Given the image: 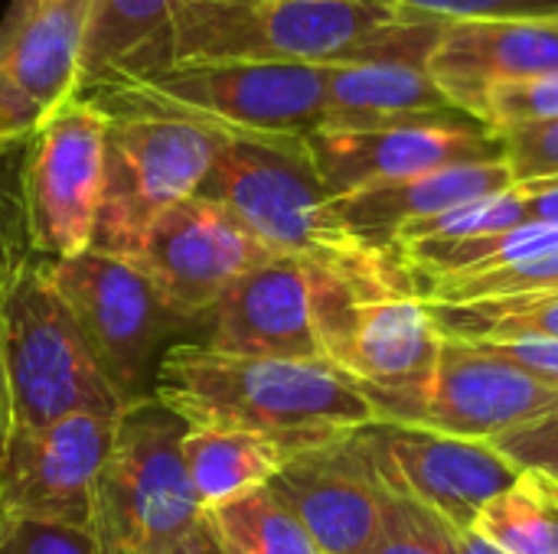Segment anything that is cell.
<instances>
[{
    "label": "cell",
    "mask_w": 558,
    "mask_h": 554,
    "mask_svg": "<svg viewBox=\"0 0 558 554\" xmlns=\"http://www.w3.org/2000/svg\"><path fill=\"white\" fill-rule=\"evenodd\" d=\"M314 310L324 359L360 385L399 389L425 379L441 353V336L412 294L356 284L314 268Z\"/></svg>",
    "instance_id": "cell-11"
},
{
    "label": "cell",
    "mask_w": 558,
    "mask_h": 554,
    "mask_svg": "<svg viewBox=\"0 0 558 554\" xmlns=\"http://www.w3.org/2000/svg\"><path fill=\"white\" fill-rule=\"evenodd\" d=\"M206 346L255 359H324L314 310V268L298 258H271L242 274L209 310Z\"/></svg>",
    "instance_id": "cell-17"
},
{
    "label": "cell",
    "mask_w": 558,
    "mask_h": 554,
    "mask_svg": "<svg viewBox=\"0 0 558 554\" xmlns=\"http://www.w3.org/2000/svg\"><path fill=\"white\" fill-rule=\"evenodd\" d=\"M268 490L301 519L324 554H369L386 526V487L360 431L298 451Z\"/></svg>",
    "instance_id": "cell-16"
},
{
    "label": "cell",
    "mask_w": 558,
    "mask_h": 554,
    "mask_svg": "<svg viewBox=\"0 0 558 554\" xmlns=\"http://www.w3.org/2000/svg\"><path fill=\"white\" fill-rule=\"evenodd\" d=\"M29 258H36V255L29 251V238H26L23 199L0 176V291Z\"/></svg>",
    "instance_id": "cell-36"
},
{
    "label": "cell",
    "mask_w": 558,
    "mask_h": 554,
    "mask_svg": "<svg viewBox=\"0 0 558 554\" xmlns=\"http://www.w3.org/2000/svg\"><path fill=\"white\" fill-rule=\"evenodd\" d=\"M556 118L558 72L494 85L484 95V104H481V114H477V121L494 134L526 127V124H539V121H556Z\"/></svg>",
    "instance_id": "cell-29"
},
{
    "label": "cell",
    "mask_w": 558,
    "mask_h": 554,
    "mask_svg": "<svg viewBox=\"0 0 558 554\" xmlns=\"http://www.w3.org/2000/svg\"><path fill=\"white\" fill-rule=\"evenodd\" d=\"M474 532L507 554H558L556 487L523 470L517 487L484 506Z\"/></svg>",
    "instance_id": "cell-25"
},
{
    "label": "cell",
    "mask_w": 558,
    "mask_h": 554,
    "mask_svg": "<svg viewBox=\"0 0 558 554\" xmlns=\"http://www.w3.org/2000/svg\"><path fill=\"white\" fill-rule=\"evenodd\" d=\"M0 554H98L92 532L0 519Z\"/></svg>",
    "instance_id": "cell-33"
},
{
    "label": "cell",
    "mask_w": 558,
    "mask_h": 554,
    "mask_svg": "<svg viewBox=\"0 0 558 554\" xmlns=\"http://www.w3.org/2000/svg\"><path fill=\"white\" fill-rule=\"evenodd\" d=\"M278 258L229 209L190 196L167 209L128 258L190 323L209 317L219 297L248 271Z\"/></svg>",
    "instance_id": "cell-13"
},
{
    "label": "cell",
    "mask_w": 558,
    "mask_h": 554,
    "mask_svg": "<svg viewBox=\"0 0 558 554\" xmlns=\"http://www.w3.org/2000/svg\"><path fill=\"white\" fill-rule=\"evenodd\" d=\"M412 20L376 0H180L167 26L111 72L177 62H347ZM108 72V75H111Z\"/></svg>",
    "instance_id": "cell-4"
},
{
    "label": "cell",
    "mask_w": 558,
    "mask_h": 554,
    "mask_svg": "<svg viewBox=\"0 0 558 554\" xmlns=\"http://www.w3.org/2000/svg\"><path fill=\"white\" fill-rule=\"evenodd\" d=\"M360 438L383 487L418 503L451 532H474L484 506L523 477L490 441L409 424H369L360 428Z\"/></svg>",
    "instance_id": "cell-12"
},
{
    "label": "cell",
    "mask_w": 558,
    "mask_h": 554,
    "mask_svg": "<svg viewBox=\"0 0 558 554\" xmlns=\"http://www.w3.org/2000/svg\"><path fill=\"white\" fill-rule=\"evenodd\" d=\"M510 186H517V180L507 160H477V163H454L399 183L369 186L350 196H337L333 209L340 222L366 248L386 255L402 225L441 216L448 209H458L484 196H497Z\"/></svg>",
    "instance_id": "cell-19"
},
{
    "label": "cell",
    "mask_w": 558,
    "mask_h": 554,
    "mask_svg": "<svg viewBox=\"0 0 558 554\" xmlns=\"http://www.w3.org/2000/svg\"><path fill=\"white\" fill-rule=\"evenodd\" d=\"M520 225H530V193L523 183H517L497 196L464 202V206L448 209L441 216L409 222L396 232L392 248H402L412 242H451V238L494 235V232H510Z\"/></svg>",
    "instance_id": "cell-28"
},
{
    "label": "cell",
    "mask_w": 558,
    "mask_h": 554,
    "mask_svg": "<svg viewBox=\"0 0 558 554\" xmlns=\"http://www.w3.org/2000/svg\"><path fill=\"white\" fill-rule=\"evenodd\" d=\"M180 0H92L82 46V85L137 56L170 20Z\"/></svg>",
    "instance_id": "cell-26"
},
{
    "label": "cell",
    "mask_w": 558,
    "mask_h": 554,
    "mask_svg": "<svg viewBox=\"0 0 558 554\" xmlns=\"http://www.w3.org/2000/svg\"><path fill=\"white\" fill-rule=\"evenodd\" d=\"M0 451H3V447H0Z\"/></svg>",
    "instance_id": "cell-44"
},
{
    "label": "cell",
    "mask_w": 558,
    "mask_h": 554,
    "mask_svg": "<svg viewBox=\"0 0 558 554\" xmlns=\"http://www.w3.org/2000/svg\"><path fill=\"white\" fill-rule=\"evenodd\" d=\"M461 346H471L484 356L504 359L539 379L558 382V340H484V343H461Z\"/></svg>",
    "instance_id": "cell-37"
},
{
    "label": "cell",
    "mask_w": 558,
    "mask_h": 554,
    "mask_svg": "<svg viewBox=\"0 0 558 554\" xmlns=\"http://www.w3.org/2000/svg\"><path fill=\"white\" fill-rule=\"evenodd\" d=\"M183 467L203 513L222 509L239 496L262 490L284 467L291 451L262 434L239 431H196L186 428L180 441Z\"/></svg>",
    "instance_id": "cell-22"
},
{
    "label": "cell",
    "mask_w": 558,
    "mask_h": 554,
    "mask_svg": "<svg viewBox=\"0 0 558 554\" xmlns=\"http://www.w3.org/2000/svg\"><path fill=\"white\" fill-rule=\"evenodd\" d=\"M425 69L438 91L477 121L494 85L558 72V20L445 23Z\"/></svg>",
    "instance_id": "cell-18"
},
{
    "label": "cell",
    "mask_w": 558,
    "mask_h": 554,
    "mask_svg": "<svg viewBox=\"0 0 558 554\" xmlns=\"http://www.w3.org/2000/svg\"><path fill=\"white\" fill-rule=\"evenodd\" d=\"M10 434V382H7V359H3V323H0V447Z\"/></svg>",
    "instance_id": "cell-40"
},
{
    "label": "cell",
    "mask_w": 558,
    "mask_h": 554,
    "mask_svg": "<svg viewBox=\"0 0 558 554\" xmlns=\"http://www.w3.org/2000/svg\"><path fill=\"white\" fill-rule=\"evenodd\" d=\"M504 144V160L517 183L558 176V118L497 134Z\"/></svg>",
    "instance_id": "cell-32"
},
{
    "label": "cell",
    "mask_w": 558,
    "mask_h": 554,
    "mask_svg": "<svg viewBox=\"0 0 558 554\" xmlns=\"http://www.w3.org/2000/svg\"><path fill=\"white\" fill-rule=\"evenodd\" d=\"M78 98L101 114L170 118L226 137H307L327 121V65L177 62L101 75Z\"/></svg>",
    "instance_id": "cell-2"
},
{
    "label": "cell",
    "mask_w": 558,
    "mask_h": 554,
    "mask_svg": "<svg viewBox=\"0 0 558 554\" xmlns=\"http://www.w3.org/2000/svg\"><path fill=\"white\" fill-rule=\"evenodd\" d=\"M441 340H558V291L474 304H425Z\"/></svg>",
    "instance_id": "cell-24"
},
{
    "label": "cell",
    "mask_w": 558,
    "mask_h": 554,
    "mask_svg": "<svg viewBox=\"0 0 558 554\" xmlns=\"http://www.w3.org/2000/svg\"><path fill=\"white\" fill-rule=\"evenodd\" d=\"M402 264L422 271L425 281L441 278H474L510 264H526L558 255V229L530 222L510 232L451 238V242H412L402 245Z\"/></svg>",
    "instance_id": "cell-23"
},
{
    "label": "cell",
    "mask_w": 558,
    "mask_h": 554,
    "mask_svg": "<svg viewBox=\"0 0 558 554\" xmlns=\"http://www.w3.org/2000/svg\"><path fill=\"white\" fill-rule=\"evenodd\" d=\"M105 131L108 114L75 95L29 137L20 199L36 258L62 261L92 248L105 186Z\"/></svg>",
    "instance_id": "cell-10"
},
{
    "label": "cell",
    "mask_w": 558,
    "mask_h": 554,
    "mask_svg": "<svg viewBox=\"0 0 558 554\" xmlns=\"http://www.w3.org/2000/svg\"><path fill=\"white\" fill-rule=\"evenodd\" d=\"M33 3H39V0H13L10 10H26V7H33Z\"/></svg>",
    "instance_id": "cell-41"
},
{
    "label": "cell",
    "mask_w": 558,
    "mask_h": 554,
    "mask_svg": "<svg viewBox=\"0 0 558 554\" xmlns=\"http://www.w3.org/2000/svg\"><path fill=\"white\" fill-rule=\"evenodd\" d=\"M186 424L154 395L124 408L98 477V554H173L206 516L183 467Z\"/></svg>",
    "instance_id": "cell-6"
},
{
    "label": "cell",
    "mask_w": 558,
    "mask_h": 554,
    "mask_svg": "<svg viewBox=\"0 0 558 554\" xmlns=\"http://www.w3.org/2000/svg\"><path fill=\"white\" fill-rule=\"evenodd\" d=\"M0 323L10 382V431H33L75 415L111 421L124 415V398L95 362L39 258H29L3 284Z\"/></svg>",
    "instance_id": "cell-5"
},
{
    "label": "cell",
    "mask_w": 558,
    "mask_h": 554,
    "mask_svg": "<svg viewBox=\"0 0 558 554\" xmlns=\"http://www.w3.org/2000/svg\"><path fill=\"white\" fill-rule=\"evenodd\" d=\"M206 516L226 542L245 554H324L301 519L268 487Z\"/></svg>",
    "instance_id": "cell-27"
},
{
    "label": "cell",
    "mask_w": 558,
    "mask_h": 554,
    "mask_svg": "<svg viewBox=\"0 0 558 554\" xmlns=\"http://www.w3.org/2000/svg\"><path fill=\"white\" fill-rule=\"evenodd\" d=\"M226 140V134L186 121L108 114L92 251L128 261L167 209L199 193Z\"/></svg>",
    "instance_id": "cell-7"
},
{
    "label": "cell",
    "mask_w": 558,
    "mask_h": 554,
    "mask_svg": "<svg viewBox=\"0 0 558 554\" xmlns=\"http://www.w3.org/2000/svg\"><path fill=\"white\" fill-rule=\"evenodd\" d=\"M369 554H454V539L428 509L386 490V526Z\"/></svg>",
    "instance_id": "cell-31"
},
{
    "label": "cell",
    "mask_w": 558,
    "mask_h": 554,
    "mask_svg": "<svg viewBox=\"0 0 558 554\" xmlns=\"http://www.w3.org/2000/svg\"><path fill=\"white\" fill-rule=\"evenodd\" d=\"M219 539H222V535H219ZM222 545H226V554H245L242 549H235L232 542H226V539H222Z\"/></svg>",
    "instance_id": "cell-42"
},
{
    "label": "cell",
    "mask_w": 558,
    "mask_h": 554,
    "mask_svg": "<svg viewBox=\"0 0 558 554\" xmlns=\"http://www.w3.org/2000/svg\"><path fill=\"white\" fill-rule=\"evenodd\" d=\"M363 389L379 424L428 428L471 441H494L558 415V382L451 340L441 343L425 379L399 389Z\"/></svg>",
    "instance_id": "cell-9"
},
{
    "label": "cell",
    "mask_w": 558,
    "mask_h": 554,
    "mask_svg": "<svg viewBox=\"0 0 558 554\" xmlns=\"http://www.w3.org/2000/svg\"><path fill=\"white\" fill-rule=\"evenodd\" d=\"M196 196L229 209L275 255L396 291L386 255L340 222L304 137H229Z\"/></svg>",
    "instance_id": "cell-3"
},
{
    "label": "cell",
    "mask_w": 558,
    "mask_h": 554,
    "mask_svg": "<svg viewBox=\"0 0 558 554\" xmlns=\"http://www.w3.org/2000/svg\"><path fill=\"white\" fill-rule=\"evenodd\" d=\"M46 121V111L26 95V88L0 69V157L13 147L29 140L39 124Z\"/></svg>",
    "instance_id": "cell-35"
},
{
    "label": "cell",
    "mask_w": 558,
    "mask_h": 554,
    "mask_svg": "<svg viewBox=\"0 0 558 554\" xmlns=\"http://www.w3.org/2000/svg\"><path fill=\"white\" fill-rule=\"evenodd\" d=\"M330 196L412 180L454 163L504 160V144L474 118L415 121L373 131L317 127L304 137Z\"/></svg>",
    "instance_id": "cell-15"
},
{
    "label": "cell",
    "mask_w": 558,
    "mask_h": 554,
    "mask_svg": "<svg viewBox=\"0 0 558 554\" xmlns=\"http://www.w3.org/2000/svg\"><path fill=\"white\" fill-rule=\"evenodd\" d=\"M92 0H39L0 26V69L49 114L82 88V46Z\"/></svg>",
    "instance_id": "cell-20"
},
{
    "label": "cell",
    "mask_w": 558,
    "mask_h": 554,
    "mask_svg": "<svg viewBox=\"0 0 558 554\" xmlns=\"http://www.w3.org/2000/svg\"><path fill=\"white\" fill-rule=\"evenodd\" d=\"M173 554H226V545H222L216 526L209 522V516H203L196 522V529L173 549Z\"/></svg>",
    "instance_id": "cell-38"
},
{
    "label": "cell",
    "mask_w": 558,
    "mask_h": 554,
    "mask_svg": "<svg viewBox=\"0 0 558 554\" xmlns=\"http://www.w3.org/2000/svg\"><path fill=\"white\" fill-rule=\"evenodd\" d=\"M451 539H454V554H507L494 542H487L481 532H451Z\"/></svg>",
    "instance_id": "cell-39"
},
{
    "label": "cell",
    "mask_w": 558,
    "mask_h": 554,
    "mask_svg": "<svg viewBox=\"0 0 558 554\" xmlns=\"http://www.w3.org/2000/svg\"><path fill=\"white\" fill-rule=\"evenodd\" d=\"M458 111L432 82L428 69L402 59L330 62L324 127L373 131L415 121H458Z\"/></svg>",
    "instance_id": "cell-21"
},
{
    "label": "cell",
    "mask_w": 558,
    "mask_h": 554,
    "mask_svg": "<svg viewBox=\"0 0 558 554\" xmlns=\"http://www.w3.org/2000/svg\"><path fill=\"white\" fill-rule=\"evenodd\" d=\"M150 395L186 428L262 434L291 454L379 424L366 389L330 359L229 356L206 343L170 346Z\"/></svg>",
    "instance_id": "cell-1"
},
{
    "label": "cell",
    "mask_w": 558,
    "mask_h": 554,
    "mask_svg": "<svg viewBox=\"0 0 558 554\" xmlns=\"http://www.w3.org/2000/svg\"><path fill=\"white\" fill-rule=\"evenodd\" d=\"M553 487H556V483H553ZM556 496H558V487H556Z\"/></svg>",
    "instance_id": "cell-43"
},
{
    "label": "cell",
    "mask_w": 558,
    "mask_h": 554,
    "mask_svg": "<svg viewBox=\"0 0 558 554\" xmlns=\"http://www.w3.org/2000/svg\"><path fill=\"white\" fill-rule=\"evenodd\" d=\"M43 271L124 405L150 398L157 346L190 320L131 261L114 255L88 248L75 258L43 261Z\"/></svg>",
    "instance_id": "cell-8"
},
{
    "label": "cell",
    "mask_w": 558,
    "mask_h": 554,
    "mask_svg": "<svg viewBox=\"0 0 558 554\" xmlns=\"http://www.w3.org/2000/svg\"><path fill=\"white\" fill-rule=\"evenodd\" d=\"M118 418L75 415L33 431H10L0 451V519L92 532L101 467Z\"/></svg>",
    "instance_id": "cell-14"
},
{
    "label": "cell",
    "mask_w": 558,
    "mask_h": 554,
    "mask_svg": "<svg viewBox=\"0 0 558 554\" xmlns=\"http://www.w3.org/2000/svg\"><path fill=\"white\" fill-rule=\"evenodd\" d=\"M500 454H507L520 470L539 473L543 480L558 487V415L539 424H526L517 431H507L490 441Z\"/></svg>",
    "instance_id": "cell-34"
},
{
    "label": "cell",
    "mask_w": 558,
    "mask_h": 554,
    "mask_svg": "<svg viewBox=\"0 0 558 554\" xmlns=\"http://www.w3.org/2000/svg\"><path fill=\"white\" fill-rule=\"evenodd\" d=\"M425 23L474 20H558V0H376Z\"/></svg>",
    "instance_id": "cell-30"
}]
</instances>
